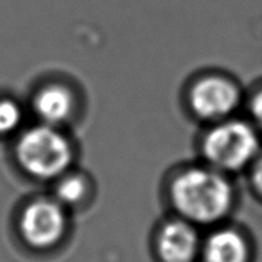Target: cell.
<instances>
[{
  "mask_svg": "<svg viewBox=\"0 0 262 262\" xmlns=\"http://www.w3.org/2000/svg\"><path fill=\"white\" fill-rule=\"evenodd\" d=\"M10 239L31 259H52L67 251L75 234V216L48 190L20 199L9 219Z\"/></svg>",
  "mask_w": 262,
  "mask_h": 262,
  "instance_id": "6da1fadb",
  "label": "cell"
},
{
  "mask_svg": "<svg viewBox=\"0 0 262 262\" xmlns=\"http://www.w3.org/2000/svg\"><path fill=\"white\" fill-rule=\"evenodd\" d=\"M78 148L65 128L35 123L14 136L12 162L18 175L35 185L50 186L76 165Z\"/></svg>",
  "mask_w": 262,
  "mask_h": 262,
  "instance_id": "7a4b0ae2",
  "label": "cell"
},
{
  "mask_svg": "<svg viewBox=\"0 0 262 262\" xmlns=\"http://www.w3.org/2000/svg\"><path fill=\"white\" fill-rule=\"evenodd\" d=\"M168 196L186 220L211 223L226 214L233 202V188L224 172L207 164L183 166L169 179Z\"/></svg>",
  "mask_w": 262,
  "mask_h": 262,
  "instance_id": "3957f363",
  "label": "cell"
},
{
  "mask_svg": "<svg viewBox=\"0 0 262 262\" xmlns=\"http://www.w3.org/2000/svg\"><path fill=\"white\" fill-rule=\"evenodd\" d=\"M202 161L217 171L230 173L250 168L262 151V136L247 116L203 125L198 140Z\"/></svg>",
  "mask_w": 262,
  "mask_h": 262,
  "instance_id": "277c9868",
  "label": "cell"
},
{
  "mask_svg": "<svg viewBox=\"0 0 262 262\" xmlns=\"http://www.w3.org/2000/svg\"><path fill=\"white\" fill-rule=\"evenodd\" d=\"M247 92L237 78L224 71H202L183 89V104L190 119L209 125L239 114Z\"/></svg>",
  "mask_w": 262,
  "mask_h": 262,
  "instance_id": "5b68a950",
  "label": "cell"
},
{
  "mask_svg": "<svg viewBox=\"0 0 262 262\" xmlns=\"http://www.w3.org/2000/svg\"><path fill=\"white\" fill-rule=\"evenodd\" d=\"M30 107L38 123L65 128L78 114V95L63 80H47L34 89Z\"/></svg>",
  "mask_w": 262,
  "mask_h": 262,
  "instance_id": "8992f818",
  "label": "cell"
},
{
  "mask_svg": "<svg viewBox=\"0 0 262 262\" xmlns=\"http://www.w3.org/2000/svg\"><path fill=\"white\" fill-rule=\"evenodd\" d=\"M47 190L75 217L86 213L97 199L95 178L78 165L55 179Z\"/></svg>",
  "mask_w": 262,
  "mask_h": 262,
  "instance_id": "52a82bcc",
  "label": "cell"
},
{
  "mask_svg": "<svg viewBox=\"0 0 262 262\" xmlns=\"http://www.w3.org/2000/svg\"><path fill=\"white\" fill-rule=\"evenodd\" d=\"M198 247V233L183 220L162 223L154 234V251L160 262H192Z\"/></svg>",
  "mask_w": 262,
  "mask_h": 262,
  "instance_id": "ba28073f",
  "label": "cell"
},
{
  "mask_svg": "<svg viewBox=\"0 0 262 262\" xmlns=\"http://www.w3.org/2000/svg\"><path fill=\"white\" fill-rule=\"evenodd\" d=\"M205 259L206 262H245V241L233 230H222L211 234L206 241Z\"/></svg>",
  "mask_w": 262,
  "mask_h": 262,
  "instance_id": "9c48e42d",
  "label": "cell"
},
{
  "mask_svg": "<svg viewBox=\"0 0 262 262\" xmlns=\"http://www.w3.org/2000/svg\"><path fill=\"white\" fill-rule=\"evenodd\" d=\"M24 108L17 99L0 96V138L14 137L23 128Z\"/></svg>",
  "mask_w": 262,
  "mask_h": 262,
  "instance_id": "30bf717a",
  "label": "cell"
},
{
  "mask_svg": "<svg viewBox=\"0 0 262 262\" xmlns=\"http://www.w3.org/2000/svg\"><path fill=\"white\" fill-rule=\"evenodd\" d=\"M245 116L252 121L262 136V82L252 86L245 96Z\"/></svg>",
  "mask_w": 262,
  "mask_h": 262,
  "instance_id": "8fae6325",
  "label": "cell"
},
{
  "mask_svg": "<svg viewBox=\"0 0 262 262\" xmlns=\"http://www.w3.org/2000/svg\"><path fill=\"white\" fill-rule=\"evenodd\" d=\"M251 172V181H252V185L254 188L262 193V151L261 154L258 155L255 158V161L251 164V166L248 168Z\"/></svg>",
  "mask_w": 262,
  "mask_h": 262,
  "instance_id": "7c38bea8",
  "label": "cell"
}]
</instances>
